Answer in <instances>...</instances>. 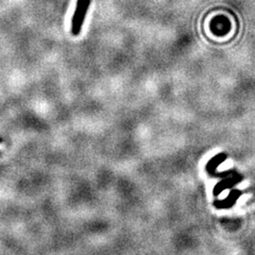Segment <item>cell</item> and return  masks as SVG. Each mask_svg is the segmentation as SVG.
I'll use <instances>...</instances> for the list:
<instances>
[{"instance_id": "6da1fadb", "label": "cell", "mask_w": 255, "mask_h": 255, "mask_svg": "<svg viewBox=\"0 0 255 255\" xmlns=\"http://www.w3.org/2000/svg\"><path fill=\"white\" fill-rule=\"evenodd\" d=\"M91 1L92 0H78L73 19H71V33L73 35L77 36L81 32L85 16L90 9Z\"/></svg>"}, {"instance_id": "7a4b0ae2", "label": "cell", "mask_w": 255, "mask_h": 255, "mask_svg": "<svg viewBox=\"0 0 255 255\" xmlns=\"http://www.w3.org/2000/svg\"><path fill=\"white\" fill-rule=\"evenodd\" d=\"M3 148V146L2 145H0V149H2Z\"/></svg>"}]
</instances>
